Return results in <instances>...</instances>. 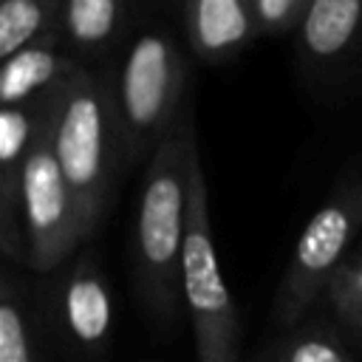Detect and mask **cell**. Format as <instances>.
Listing matches in <instances>:
<instances>
[{
  "label": "cell",
  "instance_id": "cell-1",
  "mask_svg": "<svg viewBox=\"0 0 362 362\" xmlns=\"http://www.w3.org/2000/svg\"><path fill=\"white\" fill-rule=\"evenodd\" d=\"M195 119L189 105L178 124L153 150L141 173V192L133 229V280L147 320L170 331L178 320L181 257L189 209V141Z\"/></svg>",
  "mask_w": 362,
  "mask_h": 362
},
{
  "label": "cell",
  "instance_id": "cell-2",
  "mask_svg": "<svg viewBox=\"0 0 362 362\" xmlns=\"http://www.w3.org/2000/svg\"><path fill=\"white\" fill-rule=\"evenodd\" d=\"M51 139L88 235L105 221L122 164L116 116V65H76L54 96Z\"/></svg>",
  "mask_w": 362,
  "mask_h": 362
},
{
  "label": "cell",
  "instance_id": "cell-3",
  "mask_svg": "<svg viewBox=\"0 0 362 362\" xmlns=\"http://www.w3.org/2000/svg\"><path fill=\"white\" fill-rule=\"evenodd\" d=\"M189 59L161 25L136 31L116 62V116L122 164L133 167L153 156L164 136L178 124L187 102Z\"/></svg>",
  "mask_w": 362,
  "mask_h": 362
},
{
  "label": "cell",
  "instance_id": "cell-4",
  "mask_svg": "<svg viewBox=\"0 0 362 362\" xmlns=\"http://www.w3.org/2000/svg\"><path fill=\"white\" fill-rule=\"evenodd\" d=\"M181 300L192 322L198 362H238L240 314L232 288L221 272L212 238L209 189L198 136H192L189 141V209L181 257Z\"/></svg>",
  "mask_w": 362,
  "mask_h": 362
},
{
  "label": "cell",
  "instance_id": "cell-5",
  "mask_svg": "<svg viewBox=\"0 0 362 362\" xmlns=\"http://www.w3.org/2000/svg\"><path fill=\"white\" fill-rule=\"evenodd\" d=\"M362 232V175L345 178L311 212L274 294L280 328H297L311 305L328 291L337 272L351 260V246Z\"/></svg>",
  "mask_w": 362,
  "mask_h": 362
},
{
  "label": "cell",
  "instance_id": "cell-6",
  "mask_svg": "<svg viewBox=\"0 0 362 362\" xmlns=\"http://www.w3.org/2000/svg\"><path fill=\"white\" fill-rule=\"evenodd\" d=\"M54 96L48 99L42 119L37 124V133L25 158V175H23V221H25V240H28V269L42 274L62 269L74 257L76 246L90 238L82 223L76 198L54 153V139H51Z\"/></svg>",
  "mask_w": 362,
  "mask_h": 362
},
{
  "label": "cell",
  "instance_id": "cell-7",
  "mask_svg": "<svg viewBox=\"0 0 362 362\" xmlns=\"http://www.w3.org/2000/svg\"><path fill=\"white\" fill-rule=\"evenodd\" d=\"M45 322L65 354L93 362L113 337V294L93 249L57 269L45 291Z\"/></svg>",
  "mask_w": 362,
  "mask_h": 362
},
{
  "label": "cell",
  "instance_id": "cell-8",
  "mask_svg": "<svg viewBox=\"0 0 362 362\" xmlns=\"http://www.w3.org/2000/svg\"><path fill=\"white\" fill-rule=\"evenodd\" d=\"M48 99L31 105H3L0 113V249L8 263H23V266H28V240L23 221V175Z\"/></svg>",
  "mask_w": 362,
  "mask_h": 362
},
{
  "label": "cell",
  "instance_id": "cell-9",
  "mask_svg": "<svg viewBox=\"0 0 362 362\" xmlns=\"http://www.w3.org/2000/svg\"><path fill=\"white\" fill-rule=\"evenodd\" d=\"M178 14L189 51L209 65L235 59L260 37L252 0H184Z\"/></svg>",
  "mask_w": 362,
  "mask_h": 362
},
{
  "label": "cell",
  "instance_id": "cell-10",
  "mask_svg": "<svg viewBox=\"0 0 362 362\" xmlns=\"http://www.w3.org/2000/svg\"><path fill=\"white\" fill-rule=\"evenodd\" d=\"M130 0H62L59 40L82 65L110 62L130 25Z\"/></svg>",
  "mask_w": 362,
  "mask_h": 362
},
{
  "label": "cell",
  "instance_id": "cell-11",
  "mask_svg": "<svg viewBox=\"0 0 362 362\" xmlns=\"http://www.w3.org/2000/svg\"><path fill=\"white\" fill-rule=\"evenodd\" d=\"M76 59L62 45L59 37L34 42L6 57L0 65V102L3 105H31L48 99L59 90L76 71Z\"/></svg>",
  "mask_w": 362,
  "mask_h": 362
},
{
  "label": "cell",
  "instance_id": "cell-12",
  "mask_svg": "<svg viewBox=\"0 0 362 362\" xmlns=\"http://www.w3.org/2000/svg\"><path fill=\"white\" fill-rule=\"evenodd\" d=\"M42 320L40 286L8 263L0 274V362H45Z\"/></svg>",
  "mask_w": 362,
  "mask_h": 362
},
{
  "label": "cell",
  "instance_id": "cell-13",
  "mask_svg": "<svg viewBox=\"0 0 362 362\" xmlns=\"http://www.w3.org/2000/svg\"><path fill=\"white\" fill-rule=\"evenodd\" d=\"M294 34L311 65H337L362 40V0H311Z\"/></svg>",
  "mask_w": 362,
  "mask_h": 362
},
{
  "label": "cell",
  "instance_id": "cell-14",
  "mask_svg": "<svg viewBox=\"0 0 362 362\" xmlns=\"http://www.w3.org/2000/svg\"><path fill=\"white\" fill-rule=\"evenodd\" d=\"M62 0H0V57L59 37Z\"/></svg>",
  "mask_w": 362,
  "mask_h": 362
},
{
  "label": "cell",
  "instance_id": "cell-15",
  "mask_svg": "<svg viewBox=\"0 0 362 362\" xmlns=\"http://www.w3.org/2000/svg\"><path fill=\"white\" fill-rule=\"evenodd\" d=\"M274 362H359L345 342H339L322 325L291 328L272 351Z\"/></svg>",
  "mask_w": 362,
  "mask_h": 362
},
{
  "label": "cell",
  "instance_id": "cell-16",
  "mask_svg": "<svg viewBox=\"0 0 362 362\" xmlns=\"http://www.w3.org/2000/svg\"><path fill=\"white\" fill-rule=\"evenodd\" d=\"M325 297L345 328L362 325V252H354L351 260L337 272Z\"/></svg>",
  "mask_w": 362,
  "mask_h": 362
},
{
  "label": "cell",
  "instance_id": "cell-17",
  "mask_svg": "<svg viewBox=\"0 0 362 362\" xmlns=\"http://www.w3.org/2000/svg\"><path fill=\"white\" fill-rule=\"evenodd\" d=\"M308 3L311 0H252L260 34H272L274 37V34L294 31Z\"/></svg>",
  "mask_w": 362,
  "mask_h": 362
},
{
  "label": "cell",
  "instance_id": "cell-18",
  "mask_svg": "<svg viewBox=\"0 0 362 362\" xmlns=\"http://www.w3.org/2000/svg\"><path fill=\"white\" fill-rule=\"evenodd\" d=\"M348 337H351V342L362 351V325H359V328H348Z\"/></svg>",
  "mask_w": 362,
  "mask_h": 362
},
{
  "label": "cell",
  "instance_id": "cell-19",
  "mask_svg": "<svg viewBox=\"0 0 362 362\" xmlns=\"http://www.w3.org/2000/svg\"><path fill=\"white\" fill-rule=\"evenodd\" d=\"M173 3H175V8H181V3H184V0H173Z\"/></svg>",
  "mask_w": 362,
  "mask_h": 362
},
{
  "label": "cell",
  "instance_id": "cell-20",
  "mask_svg": "<svg viewBox=\"0 0 362 362\" xmlns=\"http://www.w3.org/2000/svg\"><path fill=\"white\" fill-rule=\"evenodd\" d=\"M266 362H274V356H272V354H269V356H266Z\"/></svg>",
  "mask_w": 362,
  "mask_h": 362
},
{
  "label": "cell",
  "instance_id": "cell-21",
  "mask_svg": "<svg viewBox=\"0 0 362 362\" xmlns=\"http://www.w3.org/2000/svg\"><path fill=\"white\" fill-rule=\"evenodd\" d=\"M130 3H141V0H130Z\"/></svg>",
  "mask_w": 362,
  "mask_h": 362
},
{
  "label": "cell",
  "instance_id": "cell-22",
  "mask_svg": "<svg viewBox=\"0 0 362 362\" xmlns=\"http://www.w3.org/2000/svg\"><path fill=\"white\" fill-rule=\"evenodd\" d=\"M356 252H362V246H359V249H356Z\"/></svg>",
  "mask_w": 362,
  "mask_h": 362
}]
</instances>
